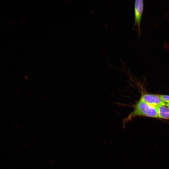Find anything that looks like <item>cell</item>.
<instances>
[{
	"label": "cell",
	"mask_w": 169,
	"mask_h": 169,
	"mask_svg": "<svg viewBox=\"0 0 169 169\" xmlns=\"http://www.w3.org/2000/svg\"><path fill=\"white\" fill-rule=\"evenodd\" d=\"M132 106L134 108L133 110L122 120L124 126L137 116L159 118L157 107L150 105L140 100Z\"/></svg>",
	"instance_id": "6da1fadb"
},
{
	"label": "cell",
	"mask_w": 169,
	"mask_h": 169,
	"mask_svg": "<svg viewBox=\"0 0 169 169\" xmlns=\"http://www.w3.org/2000/svg\"><path fill=\"white\" fill-rule=\"evenodd\" d=\"M144 3L143 0H135L134 3V22L133 28L137 26L139 36L141 34V22L143 11Z\"/></svg>",
	"instance_id": "7a4b0ae2"
},
{
	"label": "cell",
	"mask_w": 169,
	"mask_h": 169,
	"mask_svg": "<svg viewBox=\"0 0 169 169\" xmlns=\"http://www.w3.org/2000/svg\"><path fill=\"white\" fill-rule=\"evenodd\" d=\"M166 105L169 108V103H166Z\"/></svg>",
	"instance_id": "8992f818"
},
{
	"label": "cell",
	"mask_w": 169,
	"mask_h": 169,
	"mask_svg": "<svg viewBox=\"0 0 169 169\" xmlns=\"http://www.w3.org/2000/svg\"><path fill=\"white\" fill-rule=\"evenodd\" d=\"M140 100L156 107L166 105V103L162 101L159 95L144 94L142 95Z\"/></svg>",
	"instance_id": "3957f363"
},
{
	"label": "cell",
	"mask_w": 169,
	"mask_h": 169,
	"mask_svg": "<svg viewBox=\"0 0 169 169\" xmlns=\"http://www.w3.org/2000/svg\"><path fill=\"white\" fill-rule=\"evenodd\" d=\"M162 101L165 103H169V95H159Z\"/></svg>",
	"instance_id": "5b68a950"
},
{
	"label": "cell",
	"mask_w": 169,
	"mask_h": 169,
	"mask_svg": "<svg viewBox=\"0 0 169 169\" xmlns=\"http://www.w3.org/2000/svg\"><path fill=\"white\" fill-rule=\"evenodd\" d=\"M159 118L169 119V108L166 105H162L157 107Z\"/></svg>",
	"instance_id": "277c9868"
}]
</instances>
